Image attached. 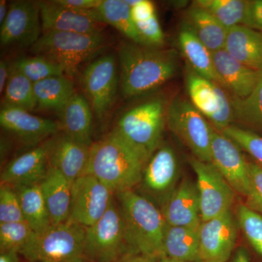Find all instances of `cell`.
I'll return each mask as SVG.
<instances>
[{
	"instance_id": "cell-1",
	"label": "cell",
	"mask_w": 262,
	"mask_h": 262,
	"mask_svg": "<svg viewBox=\"0 0 262 262\" xmlns=\"http://www.w3.org/2000/svg\"><path fill=\"white\" fill-rule=\"evenodd\" d=\"M120 88L123 96L148 94L173 78L178 70V55L173 49L123 43L118 52Z\"/></svg>"
},
{
	"instance_id": "cell-2",
	"label": "cell",
	"mask_w": 262,
	"mask_h": 262,
	"mask_svg": "<svg viewBox=\"0 0 262 262\" xmlns=\"http://www.w3.org/2000/svg\"><path fill=\"white\" fill-rule=\"evenodd\" d=\"M147 162L113 130L93 143L85 174L96 177L116 194L139 185Z\"/></svg>"
},
{
	"instance_id": "cell-3",
	"label": "cell",
	"mask_w": 262,
	"mask_h": 262,
	"mask_svg": "<svg viewBox=\"0 0 262 262\" xmlns=\"http://www.w3.org/2000/svg\"><path fill=\"white\" fill-rule=\"evenodd\" d=\"M121 209L131 253L158 261L163 257L166 222L161 210L145 196L134 190L115 194Z\"/></svg>"
},
{
	"instance_id": "cell-4",
	"label": "cell",
	"mask_w": 262,
	"mask_h": 262,
	"mask_svg": "<svg viewBox=\"0 0 262 262\" xmlns=\"http://www.w3.org/2000/svg\"><path fill=\"white\" fill-rule=\"evenodd\" d=\"M167 110L163 98H149L125 112L114 130L149 160L161 144Z\"/></svg>"
},
{
	"instance_id": "cell-5",
	"label": "cell",
	"mask_w": 262,
	"mask_h": 262,
	"mask_svg": "<svg viewBox=\"0 0 262 262\" xmlns=\"http://www.w3.org/2000/svg\"><path fill=\"white\" fill-rule=\"evenodd\" d=\"M102 33H42L30 48L35 56L46 57L61 67L65 75L74 77L79 67L101 53L106 47Z\"/></svg>"
},
{
	"instance_id": "cell-6",
	"label": "cell",
	"mask_w": 262,
	"mask_h": 262,
	"mask_svg": "<svg viewBox=\"0 0 262 262\" xmlns=\"http://www.w3.org/2000/svg\"><path fill=\"white\" fill-rule=\"evenodd\" d=\"M86 227L67 220L33 234L20 251L27 261L75 262L83 258Z\"/></svg>"
},
{
	"instance_id": "cell-7",
	"label": "cell",
	"mask_w": 262,
	"mask_h": 262,
	"mask_svg": "<svg viewBox=\"0 0 262 262\" xmlns=\"http://www.w3.org/2000/svg\"><path fill=\"white\" fill-rule=\"evenodd\" d=\"M131 253L121 209L116 198L104 215L86 227L83 258L88 262H115Z\"/></svg>"
},
{
	"instance_id": "cell-8",
	"label": "cell",
	"mask_w": 262,
	"mask_h": 262,
	"mask_svg": "<svg viewBox=\"0 0 262 262\" xmlns=\"http://www.w3.org/2000/svg\"><path fill=\"white\" fill-rule=\"evenodd\" d=\"M167 125L196 159L211 162L214 128L190 101L182 97L174 98L167 110Z\"/></svg>"
},
{
	"instance_id": "cell-9",
	"label": "cell",
	"mask_w": 262,
	"mask_h": 262,
	"mask_svg": "<svg viewBox=\"0 0 262 262\" xmlns=\"http://www.w3.org/2000/svg\"><path fill=\"white\" fill-rule=\"evenodd\" d=\"M186 85L189 101L219 132L234 122L232 97L218 82L208 80L187 67Z\"/></svg>"
},
{
	"instance_id": "cell-10",
	"label": "cell",
	"mask_w": 262,
	"mask_h": 262,
	"mask_svg": "<svg viewBox=\"0 0 262 262\" xmlns=\"http://www.w3.org/2000/svg\"><path fill=\"white\" fill-rule=\"evenodd\" d=\"M120 84L117 58L106 54L98 57L86 67L82 84L93 113L103 118L113 107Z\"/></svg>"
},
{
	"instance_id": "cell-11",
	"label": "cell",
	"mask_w": 262,
	"mask_h": 262,
	"mask_svg": "<svg viewBox=\"0 0 262 262\" xmlns=\"http://www.w3.org/2000/svg\"><path fill=\"white\" fill-rule=\"evenodd\" d=\"M190 164L196 175L202 222L231 210L234 191L211 162L192 158Z\"/></svg>"
},
{
	"instance_id": "cell-12",
	"label": "cell",
	"mask_w": 262,
	"mask_h": 262,
	"mask_svg": "<svg viewBox=\"0 0 262 262\" xmlns=\"http://www.w3.org/2000/svg\"><path fill=\"white\" fill-rule=\"evenodd\" d=\"M114 199L115 194L110 188L96 177L84 174L72 183L69 220L91 227L106 213Z\"/></svg>"
},
{
	"instance_id": "cell-13",
	"label": "cell",
	"mask_w": 262,
	"mask_h": 262,
	"mask_svg": "<svg viewBox=\"0 0 262 262\" xmlns=\"http://www.w3.org/2000/svg\"><path fill=\"white\" fill-rule=\"evenodd\" d=\"M42 31L39 2H13L0 27V43L3 47L31 48L42 36Z\"/></svg>"
},
{
	"instance_id": "cell-14",
	"label": "cell",
	"mask_w": 262,
	"mask_h": 262,
	"mask_svg": "<svg viewBox=\"0 0 262 262\" xmlns=\"http://www.w3.org/2000/svg\"><path fill=\"white\" fill-rule=\"evenodd\" d=\"M179 163L175 151L169 146H160L150 157L142 173L140 185L145 198L160 206L175 189Z\"/></svg>"
},
{
	"instance_id": "cell-15",
	"label": "cell",
	"mask_w": 262,
	"mask_h": 262,
	"mask_svg": "<svg viewBox=\"0 0 262 262\" xmlns=\"http://www.w3.org/2000/svg\"><path fill=\"white\" fill-rule=\"evenodd\" d=\"M211 163L223 176L234 192L248 196L250 189L248 161L242 149L223 134L213 130L211 147Z\"/></svg>"
},
{
	"instance_id": "cell-16",
	"label": "cell",
	"mask_w": 262,
	"mask_h": 262,
	"mask_svg": "<svg viewBox=\"0 0 262 262\" xmlns=\"http://www.w3.org/2000/svg\"><path fill=\"white\" fill-rule=\"evenodd\" d=\"M236 225L231 210L202 222L199 229L200 261H228L237 239Z\"/></svg>"
},
{
	"instance_id": "cell-17",
	"label": "cell",
	"mask_w": 262,
	"mask_h": 262,
	"mask_svg": "<svg viewBox=\"0 0 262 262\" xmlns=\"http://www.w3.org/2000/svg\"><path fill=\"white\" fill-rule=\"evenodd\" d=\"M0 125L27 146L34 147L61 132L58 122L35 116L21 108L3 106Z\"/></svg>"
},
{
	"instance_id": "cell-18",
	"label": "cell",
	"mask_w": 262,
	"mask_h": 262,
	"mask_svg": "<svg viewBox=\"0 0 262 262\" xmlns=\"http://www.w3.org/2000/svg\"><path fill=\"white\" fill-rule=\"evenodd\" d=\"M52 138L8 162L1 172V184L12 187L40 184L49 169Z\"/></svg>"
},
{
	"instance_id": "cell-19",
	"label": "cell",
	"mask_w": 262,
	"mask_h": 262,
	"mask_svg": "<svg viewBox=\"0 0 262 262\" xmlns=\"http://www.w3.org/2000/svg\"><path fill=\"white\" fill-rule=\"evenodd\" d=\"M160 210L168 225L200 229L202 220L196 184L184 179L167 198Z\"/></svg>"
},
{
	"instance_id": "cell-20",
	"label": "cell",
	"mask_w": 262,
	"mask_h": 262,
	"mask_svg": "<svg viewBox=\"0 0 262 262\" xmlns=\"http://www.w3.org/2000/svg\"><path fill=\"white\" fill-rule=\"evenodd\" d=\"M91 146L74 140L63 133L52 138L49 167L60 172L71 183L85 174Z\"/></svg>"
},
{
	"instance_id": "cell-21",
	"label": "cell",
	"mask_w": 262,
	"mask_h": 262,
	"mask_svg": "<svg viewBox=\"0 0 262 262\" xmlns=\"http://www.w3.org/2000/svg\"><path fill=\"white\" fill-rule=\"evenodd\" d=\"M219 84L233 97L244 98L252 93L261 72L244 65L225 51L212 53Z\"/></svg>"
},
{
	"instance_id": "cell-22",
	"label": "cell",
	"mask_w": 262,
	"mask_h": 262,
	"mask_svg": "<svg viewBox=\"0 0 262 262\" xmlns=\"http://www.w3.org/2000/svg\"><path fill=\"white\" fill-rule=\"evenodd\" d=\"M43 33H102V24L83 13L69 9L55 1L39 2Z\"/></svg>"
},
{
	"instance_id": "cell-23",
	"label": "cell",
	"mask_w": 262,
	"mask_h": 262,
	"mask_svg": "<svg viewBox=\"0 0 262 262\" xmlns=\"http://www.w3.org/2000/svg\"><path fill=\"white\" fill-rule=\"evenodd\" d=\"M93 111L87 98L75 94L59 114L61 131L74 140L91 146L93 144Z\"/></svg>"
},
{
	"instance_id": "cell-24",
	"label": "cell",
	"mask_w": 262,
	"mask_h": 262,
	"mask_svg": "<svg viewBox=\"0 0 262 262\" xmlns=\"http://www.w3.org/2000/svg\"><path fill=\"white\" fill-rule=\"evenodd\" d=\"M236 60L250 68L262 71V33L245 26L228 29L225 48Z\"/></svg>"
},
{
	"instance_id": "cell-25",
	"label": "cell",
	"mask_w": 262,
	"mask_h": 262,
	"mask_svg": "<svg viewBox=\"0 0 262 262\" xmlns=\"http://www.w3.org/2000/svg\"><path fill=\"white\" fill-rule=\"evenodd\" d=\"M39 184L51 218V225H58L69 220L72 200V183L58 170L49 167L46 177Z\"/></svg>"
},
{
	"instance_id": "cell-26",
	"label": "cell",
	"mask_w": 262,
	"mask_h": 262,
	"mask_svg": "<svg viewBox=\"0 0 262 262\" xmlns=\"http://www.w3.org/2000/svg\"><path fill=\"white\" fill-rule=\"evenodd\" d=\"M184 25L190 29L212 53L225 48L228 29L194 3L186 13Z\"/></svg>"
},
{
	"instance_id": "cell-27",
	"label": "cell",
	"mask_w": 262,
	"mask_h": 262,
	"mask_svg": "<svg viewBox=\"0 0 262 262\" xmlns=\"http://www.w3.org/2000/svg\"><path fill=\"white\" fill-rule=\"evenodd\" d=\"M131 8L125 0H101L86 15L98 23L108 24L123 34L130 42L144 46L131 16Z\"/></svg>"
},
{
	"instance_id": "cell-28",
	"label": "cell",
	"mask_w": 262,
	"mask_h": 262,
	"mask_svg": "<svg viewBox=\"0 0 262 262\" xmlns=\"http://www.w3.org/2000/svg\"><path fill=\"white\" fill-rule=\"evenodd\" d=\"M163 257L181 261H201L199 229L167 225L164 234Z\"/></svg>"
},
{
	"instance_id": "cell-29",
	"label": "cell",
	"mask_w": 262,
	"mask_h": 262,
	"mask_svg": "<svg viewBox=\"0 0 262 262\" xmlns=\"http://www.w3.org/2000/svg\"><path fill=\"white\" fill-rule=\"evenodd\" d=\"M179 46L190 70L208 80L219 83L212 52L185 25L179 32Z\"/></svg>"
},
{
	"instance_id": "cell-30",
	"label": "cell",
	"mask_w": 262,
	"mask_h": 262,
	"mask_svg": "<svg viewBox=\"0 0 262 262\" xmlns=\"http://www.w3.org/2000/svg\"><path fill=\"white\" fill-rule=\"evenodd\" d=\"M18 194L24 220L35 233L51 225V218L40 184L13 187Z\"/></svg>"
},
{
	"instance_id": "cell-31",
	"label": "cell",
	"mask_w": 262,
	"mask_h": 262,
	"mask_svg": "<svg viewBox=\"0 0 262 262\" xmlns=\"http://www.w3.org/2000/svg\"><path fill=\"white\" fill-rule=\"evenodd\" d=\"M37 108L59 112L75 94L72 81L63 76H56L34 83Z\"/></svg>"
},
{
	"instance_id": "cell-32",
	"label": "cell",
	"mask_w": 262,
	"mask_h": 262,
	"mask_svg": "<svg viewBox=\"0 0 262 262\" xmlns=\"http://www.w3.org/2000/svg\"><path fill=\"white\" fill-rule=\"evenodd\" d=\"M130 8L131 16L144 46L163 47L165 35L154 3L149 0H137Z\"/></svg>"
},
{
	"instance_id": "cell-33",
	"label": "cell",
	"mask_w": 262,
	"mask_h": 262,
	"mask_svg": "<svg viewBox=\"0 0 262 262\" xmlns=\"http://www.w3.org/2000/svg\"><path fill=\"white\" fill-rule=\"evenodd\" d=\"M196 5L208 11L227 29L247 27L250 3L248 0H198Z\"/></svg>"
},
{
	"instance_id": "cell-34",
	"label": "cell",
	"mask_w": 262,
	"mask_h": 262,
	"mask_svg": "<svg viewBox=\"0 0 262 262\" xmlns=\"http://www.w3.org/2000/svg\"><path fill=\"white\" fill-rule=\"evenodd\" d=\"M231 97L234 122L244 125V128L262 134V71L257 84L249 96L244 98Z\"/></svg>"
},
{
	"instance_id": "cell-35",
	"label": "cell",
	"mask_w": 262,
	"mask_h": 262,
	"mask_svg": "<svg viewBox=\"0 0 262 262\" xmlns=\"http://www.w3.org/2000/svg\"><path fill=\"white\" fill-rule=\"evenodd\" d=\"M3 106L21 108L28 112L37 108L34 83L12 66L10 78L2 101Z\"/></svg>"
},
{
	"instance_id": "cell-36",
	"label": "cell",
	"mask_w": 262,
	"mask_h": 262,
	"mask_svg": "<svg viewBox=\"0 0 262 262\" xmlns=\"http://www.w3.org/2000/svg\"><path fill=\"white\" fill-rule=\"evenodd\" d=\"M11 66L33 83L49 77L65 75L61 67L46 57L35 56L19 58Z\"/></svg>"
},
{
	"instance_id": "cell-37",
	"label": "cell",
	"mask_w": 262,
	"mask_h": 262,
	"mask_svg": "<svg viewBox=\"0 0 262 262\" xmlns=\"http://www.w3.org/2000/svg\"><path fill=\"white\" fill-rule=\"evenodd\" d=\"M34 233L25 221L0 224V252L14 250L20 253Z\"/></svg>"
},
{
	"instance_id": "cell-38",
	"label": "cell",
	"mask_w": 262,
	"mask_h": 262,
	"mask_svg": "<svg viewBox=\"0 0 262 262\" xmlns=\"http://www.w3.org/2000/svg\"><path fill=\"white\" fill-rule=\"evenodd\" d=\"M221 133L233 141L262 168V136L260 134L235 125H229Z\"/></svg>"
},
{
	"instance_id": "cell-39",
	"label": "cell",
	"mask_w": 262,
	"mask_h": 262,
	"mask_svg": "<svg viewBox=\"0 0 262 262\" xmlns=\"http://www.w3.org/2000/svg\"><path fill=\"white\" fill-rule=\"evenodd\" d=\"M237 221L248 242L262 256V215L241 204L237 208Z\"/></svg>"
},
{
	"instance_id": "cell-40",
	"label": "cell",
	"mask_w": 262,
	"mask_h": 262,
	"mask_svg": "<svg viewBox=\"0 0 262 262\" xmlns=\"http://www.w3.org/2000/svg\"><path fill=\"white\" fill-rule=\"evenodd\" d=\"M24 221L18 194L8 184L0 186V224Z\"/></svg>"
},
{
	"instance_id": "cell-41",
	"label": "cell",
	"mask_w": 262,
	"mask_h": 262,
	"mask_svg": "<svg viewBox=\"0 0 262 262\" xmlns=\"http://www.w3.org/2000/svg\"><path fill=\"white\" fill-rule=\"evenodd\" d=\"M250 189L246 206L262 214V168L254 162H248Z\"/></svg>"
},
{
	"instance_id": "cell-42",
	"label": "cell",
	"mask_w": 262,
	"mask_h": 262,
	"mask_svg": "<svg viewBox=\"0 0 262 262\" xmlns=\"http://www.w3.org/2000/svg\"><path fill=\"white\" fill-rule=\"evenodd\" d=\"M58 4L85 14L89 10L94 9L101 3V0H56Z\"/></svg>"
},
{
	"instance_id": "cell-43",
	"label": "cell",
	"mask_w": 262,
	"mask_h": 262,
	"mask_svg": "<svg viewBox=\"0 0 262 262\" xmlns=\"http://www.w3.org/2000/svg\"><path fill=\"white\" fill-rule=\"evenodd\" d=\"M247 27L262 33V0H252L250 3Z\"/></svg>"
},
{
	"instance_id": "cell-44",
	"label": "cell",
	"mask_w": 262,
	"mask_h": 262,
	"mask_svg": "<svg viewBox=\"0 0 262 262\" xmlns=\"http://www.w3.org/2000/svg\"><path fill=\"white\" fill-rule=\"evenodd\" d=\"M10 72H11V65L10 66L7 61L2 60L0 62V93L1 94L5 91L10 78Z\"/></svg>"
},
{
	"instance_id": "cell-45",
	"label": "cell",
	"mask_w": 262,
	"mask_h": 262,
	"mask_svg": "<svg viewBox=\"0 0 262 262\" xmlns=\"http://www.w3.org/2000/svg\"><path fill=\"white\" fill-rule=\"evenodd\" d=\"M115 262H158L139 253H129Z\"/></svg>"
},
{
	"instance_id": "cell-46",
	"label": "cell",
	"mask_w": 262,
	"mask_h": 262,
	"mask_svg": "<svg viewBox=\"0 0 262 262\" xmlns=\"http://www.w3.org/2000/svg\"><path fill=\"white\" fill-rule=\"evenodd\" d=\"M20 256V253L14 250L3 251L0 252V262H21Z\"/></svg>"
},
{
	"instance_id": "cell-47",
	"label": "cell",
	"mask_w": 262,
	"mask_h": 262,
	"mask_svg": "<svg viewBox=\"0 0 262 262\" xmlns=\"http://www.w3.org/2000/svg\"><path fill=\"white\" fill-rule=\"evenodd\" d=\"M9 7L7 6V2L5 0L0 1V24L4 23L5 19L8 16Z\"/></svg>"
},
{
	"instance_id": "cell-48",
	"label": "cell",
	"mask_w": 262,
	"mask_h": 262,
	"mask_svg": "<svg viewBox=\"0 0 262 262\" xmlns=\"http://www.w3.org/2000/svg\"><path fill=\"white\" fill-rule=\"evenodd\" d=\"M234 262H250L247 253L244 250H239L234 258Z\"/></svg>"
},
{
	"instance_id": "cell-49",
	"label": "cell",
	"mask_w": 262,
	"mask_h": 262,
	"mask_svg": "<svg viewBox=\"0 0 262 262\" xmlns=\"http://www.w3.org/2000/svg\"><path fill=\"white\" fill-rule=\"evenodd\" d=\"M158 262H187V261H177V260L171 259L167 257H163L158 260ZM196 262H203V261H196Z\"/></svg>"
},
{
	"instance_id": "cell-50",
	"label": "cell",
	"mask_w": 262,
	"mask_h": 262,
	"mask_svg": "<svg viewBox=\"0 0 262 262\" xmlns=\"http://www.w3.org/2000/svg\"><path fill=\"white\" fill-rule=\"evenodd\" d=\"M75 262H88V261H85V260H84L83 258H79V259L76 260V261Z\"/></svg>"
},
{
	"instance_id": "cell-51",
	"label": "cell",
	"mask_w": 262,
	"mask_h": 262,
	"mask_svg": "<svg viewBox=\"0 0 262 262\" xmlns=\"http://www.w3.org/2000/svg\"><path fill=\"white\" fill-rule=\"evenodd\" d=\"M26 262H35V261H27Z\"/></svg>"
}]
</instances>
